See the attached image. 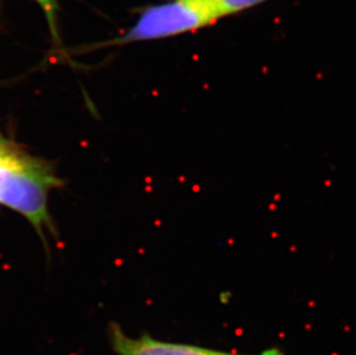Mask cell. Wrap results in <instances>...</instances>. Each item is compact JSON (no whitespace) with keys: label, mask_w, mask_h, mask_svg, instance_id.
I'll use <instances>...</instances> for the list:
<instances>
[{"label":"cell","mask_w":356,"mask_h":355,"mask_svg":"<svg viewBox=\"0 0 356 355\" xmlns=\"http://www.w3.org/2000/svg\"><path fill=\"white\" fill-rule=\"evenodd\" d=\"M201 1L211 3L212 6L218 8L226 17L259 6L262 3H268L270 0H201Z\"/></svg>","instance_id":"277c9868"},{"label":"cell","mask_w":356,"mask_h":355,"mask_svg":"<svg viewBox=\"0 0 356 355\" xmlns=\"http://www.w3.org/2000/svg\"><path fill=\"white\" fill-rule=\"evenodd\" d=\"M57 178L43 161L6 144L0 148V205L40 228L49 221L47 201Z\"/></svg>","instance_id":"6da1fadb"},{"label":"cell","mask_w":356,"mask_h":355,"mask_svg":"<svg viewBox=\"0 0 356 355\" xmlns=\"http://www.w3.org/2000/svg\"><path fill=\"white\" fill-rule=\"evenodd\" d=\"M108 337L112 349L117 355H247L238 353L222 352L216 349H204L200 346L177 344V342H161L145 335L140 338H131L124 335L120 326L110 325ZM254 355H285L279 349H268L261 354Z\"/></svg>","instance_id":"3957f363"},{"label":"cell","mask_w":356,"mask_h":355,"mask_svg":"<svg viewBox=\"0 0 356 355\" xmlns=\"http://www.w3.org/2000/svg\"><path fill=\"white\" fill-rule=\"evenodd\" d=\"M33 1L38 3L40 10H43L51 36L54 42L59 43L60 36H59V26H58V12H59L58 0H33Z\"/></svg>","instance_id":"5b68a950"},{"label":"cell","mask_w":356,"mask_h":355,"mask_svg":"<svg viewBox=\"0 0 356 355\" xmlns=\"http://www.w3.org/2000/svg\"><path fill=\"white\" fill-rule=\"evenodd\" d=\"M6 144H8V142L3 138V135L0 134V148L5 147Z\"/></svg>","instance_id":"8992f818"},{"label":"cell","mask_w":356,"mask_h":355,"mask_svg":"<svg viewBox=\"0 0 356 355\" xmlns=\"http://www.w3.org/2000/svg\"><path fill=\"white\" fill-rule=\"evenodd\" d=\"M224 14L201 0H166L148 5L140 10L135 24L121 36L98 44L113 47L126 44L166 40L171 37L195 33L217 24Z\"/></svg>","instance_id":"7a4b0ae2"}]
</instances>
